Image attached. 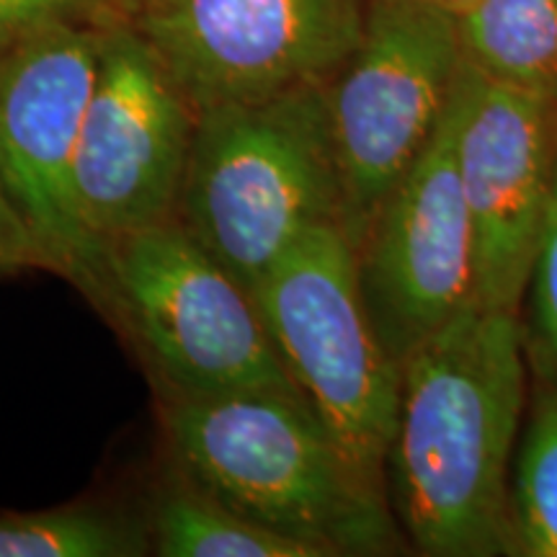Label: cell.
<instances>
[{"mask_svg": "<svg viewBox=\"0 0 557 557\" xmlns=\"http://www.w3.org/2000/svg\"><path fill=\"white\" fill-rule=\"evenodd\" d=\"M524 387L517 312L480 302L403 361L387 500L418 553H511V462Z\"/></svg>", "mask_w": 557, "mask_h": 557, "instance_id": "6da1fadb", "label": "cell"}, {"mask_svg": "<svg viewBox=\"0 0 557 557\" xmlns=\"http://www.w3.org/2000/svg\"><path fill=\"white\" fill-rule=\"evenodd\" d=\"M163 426L176 472L312 557L398 545L387 498L361 483L297 389L169 398Z\"/></svg>", "mask_w": 557, "mask_h": 557, "instance_id": "7a4b0ae2", "label": "cell"}, {"mask_svg": "<svg viewBox=\"0 0 557 557\" xmlns=\"http://www.w3.org/2000/svg\"><path fill=\"white\" fill-rule=\"evenodd\" d=\"M176 220L250 292L312 227L341 222L329 83L197 111Z\"/></svg>", "mask_w": 557, "mask_h": 557, "instance_id": "3957f363", "label": "cell"}, {"mask_svg": "<svg viewBox=\"0 0 557 557\" xmlns=\"http://www.w3.org/2000/svg\"><path fill=\"white\" fill-rule=\"evenodd\" d=\"M253 297L292 385L361 483L387 498L400 364L374 331L357 246L341 222H323L297 240L256 284Z\"/></svg>", "mask_w": 557, "mask_h": 557, "instance_id": "277c9868", "label": "cell"}, {"mask_svg": "<svg viewBox=\"0 0 557 557\" xmlns=\"http://www.w3.org/2000/svg\"><path fill=\"white\" fill-rule=\"evenodd\" d=\"M107 299L135 333L169 398L297 389L253 292L178 220L109 243Z\"/></svg>", "mask_w": 557, "mask_h": 557, "instance_id": "5b68a950", "label": "cell"}, {"mask_svg": "<svg viewBox=\"0 0 557 557\" xmlns=\"http://www.w3.org/2000/svg\"><path fill=\"white\" fill-rule=\"evenodd\" d=\"M462 60L457 13L436 0H369L357 50L329 83L341 227L357 248L429 145Z\"/></svg>", "mask_w": 557, "mask_h": 557, "instance_id": "8992f818", "label": "cell"}, {"mask_svg": "<svg viewBox=\"0 0 557 557\" xmlns=\"http://www.w3.org/2000/svg\"><path fill=\"white\" fill-rule=\"evenodd\" d=\"M101 24L54 18L0 54V176L50 271L107 299V250L75 197V152L99 75Z\"/></svg>", "mask_w": 557, "mask_h": 557, "instance_id": "52a82bcc", "label": "cell"}, {"mask_svg": "<svg viewBox=\"0 0 557 557\" xmlns=\"http://www.w3.org/2000/svg\"><path fill=\"white\" fill-rule=\"evenodd\" d=\"M124 9L197 111L325 86L364 26L359 0H127Z\"/></svg>", "mask_w": 557, "mask_h": 557, "instance_id": "ba28073f", "label": "cell"}, {"mask_svg": "<svg viewBox=\"0 0 557 557\" xmlns=\"http://www.w3.org/2000/svg\"><path fill=\"white\" fill-rule=\"evenodd\" d=\"M197 127L181 94L129 21L101 24L99 75L75 152L81 220L99 246L176 220Z\"/></svg>", "mask_w": 557, "mask_h": 557, "instance_id": "9c48e42d", "label": "cell"}, {"mask_svg": "<svg viewBox=\"0 0 557 557\" xmlns=\"http://www.w3.org/2000/svg\"><path fill=\"white\" fill-rule=\"evenodd\" d=\"M451 107L475 238V302L513 310L527 295L557 178V103L462 60Z\"/></svg>", "mask_w": 557, "mask_h": 557, "instance_id": "30bf717a", "label": "cell"}, {"mask_svg": "<svg viewBox=\"0 0 557 557\" xmlns=\"http://www.w3.org/2000/svg\"><path fill=\"white\" fill-rule=\"evenodd\" d=\"M357 259L369 318L400 367L475 302V238L459 181L451 96L429 145L382 201Z\"/></svg>", "mask_w": 557, "mask_h": 557, "instance_id": "8fae6325", "label": "cell"}, {"mask_svg": "<svg viewBox=\"0 0 557 557\" xmlns=\"http://www.w3.org/2000/svg\"><path fill=\"white\" fill-rule=\"evenodd\" d=\"M459 34L465 60L487 78L557 103V0H478Z\"/></svg>", "mask_w": 557, "mask_h": 557, "instance_id": "7c38bea8", "label": "cell"}, {"mask_svg": "<svg viewBox=\"0 0 557 557\" xmlns=\"http://www.w3.org/2000/svg\"><path fill=\"white\" fill-rule=\"evenodd\" d=\"M148 532L160 557H312L308 547L246 519L181 472L158 493Z\"/></svg>", "mask_w": 557, "mask_h": 557, "instance_id": "4fadbf2b", "label": "cell"}, {"mask_svg": "<svg viewBox=\"0 0 557 557\" xmlns=\"http://www.w3.org/2000/svg\"><path fill=\"white\" fill-rule=\"evenodd\" d=\"M148 547V527L109 508L0 513V557H135Z\"/></svg>", "mask_w": 557, "mask_h": 557, "instance_id": "5bb4252c", "label": "cell"}, {"mask_svg": "<svg viewBox=\"0 0 557 557\" xmlns=\"http://www.w3.org/2000/svg\"><path fill=\"white\" fill-rule=\"evenodd\" d=\"M511 553L557 557V389L529 418L511 472Z\"/></svg>", "mask_w": 557, "mask_h": 557, "instance_id": "9a60e30c", "label": "cell"}, {"mask_svg": "<svg viewBox=\"0 0 557 557\" xmlns=\"http://www.w3.org/2000/svg\"><path fill=\"white\" fill-rule=\"evenodd\" d=\"M527 292L532 299V341L537 346V359L557 377V178Z\"/></svg>", "mask_w": 557, "mask_h": 557, "instance_id": "2e32d148", "label": "cell"}, {"mask_svg": "<svg viewBox=\"0 0 557 557\" xmlns=\"http://www.w3.org/2000/svg\"><path fill=\"white\" fill-rule=\"evenodd\" d=\"M122 0H0V39H13L21 32L54 18H81Z\"/></svg>", "mask_w": 557, "mask_h": 557, "instance_id": "e0dca14e", "label": "cell"}, {"mask_svg": "<svg viewBox=\"0 0 557 557\" xmlns=\"http://www.w3.org/2000/svg\"><path fill=\"white\" fill-rule=\"evenodd\" d=\"M47 269L45 256L0 176V271Z\"/></svg>", "mask_w": 557, "mask_h": 557, "instance_id": "ac0fdd59", "label": "cell"}, {"mask_svg": "<svg viewBox=\"0 0 557 557\" xmlns=\"http://www.w3.org/2000/svg\"><path fill=\"white\" fill-rule=\"evenodd\" d=\"M436 3L444 5V9H449L451 13H457V16H462V13H468L478 0H436Z\"/></svg>", "mask_w": 557, "mask_h": 557, "instance_id": "d6986e66", "label": "cell"}, {"mask_svg": "<svg viewBox=\"0 0 557 557\" xmlns=\"http://www.w3.org/2000/svg\"><path fill=\"white\" fill-rule=\"evenodd\" d=\"M11 45V39H0V54H3V50H5V47H9Z\"/></svg>", "mask_w": 557, "mask_h": 557, "instance_id": "ffe728a7", "label": "cell"}, {"mask_svg": "<svg viewBox=\"0 0 557 557\" xmlns=\"http://www.w3.org/2000/svg\"><path fill=\"white\" fill-rule=\"evenodd\" d=\"M124 5H127V0H122V9H124Z\"/></svg>", "mask_w": 557, "mask_h": 557, "instance_id": "44dd1931", "label": "cell"}]
</instances>
